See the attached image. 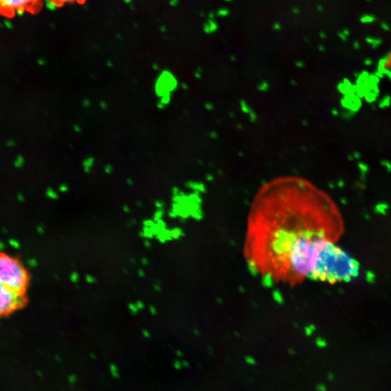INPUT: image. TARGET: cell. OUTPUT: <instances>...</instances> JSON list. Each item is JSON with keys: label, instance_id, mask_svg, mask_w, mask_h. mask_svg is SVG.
<instances>
[{"label": "cell", "instance_id": "obj_1", "mask_svg": "<svg viewBox=\"0 0 391 391\" xmlns=\"http://www.w3.org/2000/svg\"><path fill=\"white\" fill-rule=\"evenodd\" d=\"M344 232L338 208L303 179L283 177L262 186L247 225L245 256L264 284L294 286L310 279L324 246Z\"/></svg>", "mask_w": 391, "mask_h": 391}, {"label": "cell", "instance_id": "obj_2", "mask_svg": "<svg viewBox=\"0 0 391 391\" xmlns=\"http://www.w3.org/2000/svg\"><path fill=\"white\" fill-rule=\"evenodd\" d=\"M29 275L18 259L0 253V317L26 305Z\"/></svg>", "mask_w": 391, "mask_h": 391}, {"label": "cell", "instance_id": "obj_3", "mask_svg": "<svg viewBox=\"0 0 391 391\" xmlns=\"http://www.w3.org/2000/svg\"><path fill=\"white\" fill-rule=\"evenodd\" d=\"M359 272V264L334 242L327 243L316 259L310 279L335 284L349 282Z\"/></svg>", "mask_w": 391, "mask_h": 391}, {"label": "cell", "instance_id": "obj_4", "mask_svg": "<svg viewBox=\"0 0 391 391\" xmlns=\"http://www.w3.org/2000/svg\"><path fill=\"white\" fill-rule=\"evenodd\" d=\"M43 5L42 0H0V16L12 18L25 13L36 14Z\"/></svg>", "mask_w": 391, "mask_h": 391}, {"label": "cell", "instance_id": "obj_5", "mask_svg": "<svg viewBox=\"0 0 391 391\" xmlns=\"http://www.w3.org/2000/svg\"><path fill=\"white\" fill-rule=\"evenodd\" d=\"M47 1L50 6L54 7H59L66 4H73V3L83 4L86 0H47Z\"/></svg>", "mask_w": 391, "mask_h": 391}, {"label": "cell", "instance_id": "obj_6", "mask_svg": "<svg viewBox=\"0 0 391 391\" xmlns=\"http://www.w3.org/2000/svg\"><path fill=\"white\" fill-rule=\"evenodd\" d=\"M367 42H369V43L371 44L373 47H377V46L380 45V43H381L380 40H378V39H367Z\"/></svg>", "mask_w": 391, "mask_h": 391}, {"label": "cell", "instance_id": "obj_7", "mask_svg": "<svg viewBox=\"0 0 391 391\" xmlns=\"http://www.w3.org/2000/svg\"><path fill=\"white\" fill-rule=\"evenodd\" d=\"M375 20V18H373L372 16H369V15H366V16H364L362 18H361V21L364 22V23H371V22Z\"/></svg>", "mask_w": 391, "mask_h": 391}, {"label": "cell", "instance_id": "obj_8", "mask_svg": "<svg viewBox=\"0 0 391 391\" xmlns=\"http://www.w3.org/2000/svg\"><path fill=\"white\" fill-rule=\"evenodd\" d=\"M280 28V25L279 24L276 23L275 25V30H279Z\"/></svg>", "mask_w": 391, "mask_h": 391}, {"label": "cell", "instance_id": "obj_9", "mask_svg": "<svg viewBox=\"0 0 391 391\" xmlns=\"http://www.w3.org/2000/svg\"><path fill=\"white\" fill-rule=\"evenodd\" d=\"M382 27H383L384 30H388V27H387V25H386V24H385H385H383V25H382Z\"/></svg>", "mask_w": 391, "mask_h": 391}, {"label": "cell", "instance_id": "obj_10", "mask_svg": "<svg viewBox=\"0 0 391 391\" xmlns=\"http://www.w3.org/2000/svg\"><path fill=\"white\" fill-rule=\"evenodd\" d=\"M354 46H355V47H356V48H358V47H359V45H358V44L357 43V42H356V44H354Z\"/></svg>", "mask_w": 391, "mask_h": 391}]
</instances>
